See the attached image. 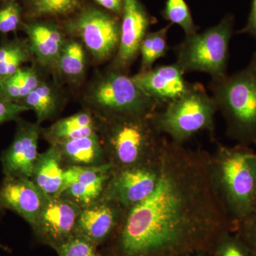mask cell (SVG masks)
<instances>
[{"mask_svg":"<svg viewBox=\"0 0 256 256\" xmlns=\"http://www.w3.org/2000/svg\"><path fill=\"white\" fill-rule=\"evenodd\" d=\"M214 183L210 154L164 138L159 176L146 200L128 210L101 256H188L214 254L235 232Z\"/></svg>","mask_w":256,"mask_h":256,"instance_id":"obj_1","label":"cell"},{"mask_svg":"<svg viewBox=\"0 0 256 256\" xmlns=\"http://www.w3.org/2000/svg\"><path fill=\"white\" fill-rule=\"evenodd\" d=\"M214 183L227 213L236 224L255 212L256 151L220 144L210 154Z\"/></svg>","mask_w":256,"mask_h":256,"instance_id":"obj_2","label":"cell"},{"mask_svg":"<svg viewBox=\"0 0 256 256\" xmlns=\"http://www.w3.org/2000/svg\"><path fill=\"white\" fill-rule=\"evenodd\" d=\"M151 116L96 118L106 158L114 169L142 166L158 159L164 137Z\"/></svg>","mask_w":256,"mask_h":256,"instance_id":"obj_3","label":"cell"},{"mask_svg":"<svg viewBox=\"0 0 256 256\" xmlns=\"http://www.w3.org/2000/svg\"><path fill=\"white\" fill-rule=\"evenodd\" d=\"M229 137L242 146L256 142V50L246 67L210 85Z\"/></svg>","mask_w":256,"mask_h":256,"instance_id":"obj_4","label":"cell"},{"mask_svg":"<svg viewBox=\"0 0 256 256\" xmlns=\"http://www.w3.org/2000/svg\"><path fill=\"white\" fill-rule=\"evenodd\" d=\"M97 118L151 116L159 108L127 74L110 68L90 86L84 97Z\"/></svg>","mask_w":256,"mask_h":256,"instance_id":"obj_5","label":"cell"},{"mask_svg":"<svg viewBox=\"0 0 256 256\" xmlns=\"http://www.w3.org/2000/svg\"><path fill=\"white\" fill-rule=\"evenodd\" d=\"M218 110L214 100L201 84H192L188 92L178 99L156 110L151 116L158 131L183 144L194 136L214 127V116Z\"/></svg>","mask_w":256,"mask_h":256,"instance_id":"obj_6","label":"cell"},{"mask_svg":"<svg viewBox=\"0 0 256 256\" xmlns=\"http://www.w3.org/2000/svg\"><path fill=\"white\" fill-rule=\"evenodd\" d=\"M234 33V16L227 14L218 24L202 33L186 36L175 46L176 63L186 72L208 74L212 80L226 76L229 44Z\"/></svg>","mask_w":256,"mask_h":256,"instance_id":"obj_7","label":"cell"},{"mask_svg":"<svg viewBox=\"0 0 256 256\" xmlns=\"http://www.w3.org/2000/svg\"><path fill=\"white\" fill-rule=\"evenodd\" d=\"M117 15L95 6H84L64 23L65 31L80 38L92 58L104 62L114 56L120 38Z\"/></svg>","mask_w":256,"mask_h":256,"instance_id":"obj_8","label":"cell"},{"mask_svg":"<svg viewBox=\"0 0 256 256\" xmlns=\"http://www.w3.org/2000/svg\"><path fill=\"white\" fill-rule=\"evenodd\" d=\"M82 208L62 197L48 198L32 226L37 240L56 252L73 238Z\"/></svg>","mask_w":256,"mask_h":256,"instance_id":"obj_9","label":"cell"},{"mask_svg":"<svg viewBox=\"0 0 256 256\" xmlns=\"http://www.w3.org/2000/svg\"><path fill=\"white\" fill-rule=\"evenodd\" d=\"M158 176L159 156L150 164L122 169L114 168L104 196L112 198L128 210L151 194Z\"/></svg>","mask_w":256,"mask_h":256,"instance_id":"obj_10","label":"cell"},{"mask_svg":"<svg viewBox=\"0 0 256 256\" xmlns=\"http://www.w3.org/2000/svg\"><path fill=\"white\" fill-rule=\"evenodd\" d=\"M120 38L111 68L126 74L140 54V47L153 22L140 0H124Z\"/></svg>","mask_w":256,"mask_h":256,"instance_id":"obj_11","label":"cell"},{"mask_svg":"<svg viewBox=\"0 0 256 256\" xmlns=\"http://www.w3.org/2000/svg\"><path fill=\"white\" fill-rule=\"evenodd\" d=\"M114 166H67L60 197L84 208L100 200L105 194Z\"/></svg>","mask_w":256,"mask_h":256,"instance_id":"obj_12","label":"cell"},{"mask_svg":"<svg viewBox=\"0 0 256 256\" xmlns=\"http://www.w3.org/2000/svg\"><path fill=\"white\" fill-rule=\"evenodd\" d=\"M128 210L109 197L82 208L76 235L82 236L98 246H104L114 238L122 225Z\"/></svg>","mask_w":256,"mask_h":256,"instance_id":"obj_13","label":"cell"},{"mask_svg":"<svg viewBox=\"0 0 256 256\" xmlns=\"http://www.w3.org/2000/svg\"><path fill=\"white\" fill-rule=\"evenodd\" d=\"M40 124L18 121L14 139L2 154V166L4 176L31 178L38 158V143L42 136Z\"/></svg>","mask_w":256,"mask_h":256,"instance_id":"obj_14","label":"cell"},{"mask_svg":"<svg viewBox=\"0 0 256 256\" xmlns=\"http://www.w3.org/2000/svg\"><path fill=\"white\" fill-rule=\"evenodd\" d=\"M178 64L158 66L132 76L134 84L159 108L183 96L191 86Z\"/></svg>","mask_w":256,"mask_h":256,"instance_id":"obj_15","label":"cell"},{"mask_svg":"<svg viewBox=\"0 0 256 256\" xmlns=\"http://www.w3.org/2000/svg\"><path fill=\"white\" fill-rule=\"evenodd\" d=\"M48 198L31 178L4 176L0 186V205L3 210H13L31 227Z\"/></svg>","mask_w":256,"mask_h":256,"instance_id":"obj_16","label":"cell"},{"mask_svg":"<svg viewBox=\"0 0 256 256\" xmlns=\"http://www.w3.org/2000/svg\"><path fill=\"white\" fill-rule=\"evenodd\" d=\"M22 28L28 36L32 56L44 68H56L66 38L55 24L45 21L22 23Z\"/></svg>","mask_w":256,"mask_h":256,"instance_id":"obj_17","label":"cell"},{"mask_svg":"<svg viewBox=\"0 0 256 256\" xmlns=\"http://www.w3.org/2000/svg\"><path fill=\"white\" fill-rule=\"evenodd\" d=\"M64 165L57 146H50L40 153L31 180L48 198L60 196L64 186Z\"/></svg>","mask_w":256,"mask_h":256,"instance_id":"obj_18","label":"cell"},{"mask_svg":"<svg viewBox=\"0 0 256 256\" xmlns=\"http://www.w3.org/2000/svg\"><path fill=\"white\" fill-rule=\"evenodd\" d=\"M54 146L60 152L64 168L98 166L109 163L98 133Z\"/></svg>","mask_w":256,"mask_h":256,"instance_id":"obj_19","label":"cell"},{"mask_svg":"<svg viewBox=\"0 0 256 256\" xmlns=\"http://www.w3.org/2000/svg\"><path fill=\"white\" fill-rule=\"evenodd\" d=\"M98 122L90 111L86 110L57 120L42 129V136L50 146L80 139L98 133Z\"/></svg>","mask_w":256,"mask_h":256,"instance_id":"obj_20","label":"cell"},{"mask_svg":"<svg viewBox=\"0 0 256 256\" xmlns=\"http://www.w3.org/2000/svg\"><path fill=\"white\" fill-rule=\"evenodd\" d=\"M64 100L56 86L42 80L38 86L18 104L33 110L36 116V124H40L56 117L62 110Z\"/></svg>","mask_w":256,"mask_h":256,"instance_id":"obj_21","label":"cell"},{"mask_svg":"<svg viewBox=\"0 0 256 256\" xmlns=\"http://www.w3.org/2000/svg\"><path fill=\"white\" fill-rule=\"evenodd\" d=\"M86 60L82 43L76 40H66L56 69L64 78L70 82H78L85 74Z\"/></svg>","mask_w":256,"mask_h":256,"instance_id":"obj_22","label":"cell"},{"mask_svg":"<svg viewBox=\"0 0 256 256\" xmlns=\"http://www.w3.org/2000/svg\"><path fill=\"white\" fill-rule=\"evenodd\" d=\"M42 82L38 72L34 67H22L9 78L3 80L5 98L20 102Z\"/></svg>","mask_w":256,"mask_h":256,"instance_id":"obj_23","label":"cell"},{"mask_svg":"<svg viewBox=\"0 0 256 256\" xmlns=\"http://www.w3.org/2000/svg\"><path fill=\"white\" fill-rule=\"evenodd\" d=\"M84 0H26L28 16L32 18L72 16L84 8Z\"/></svg>","mask_w":256,"mask_h":256,"instance_id":"obj_24","label":"cell"},{"mask_svg":"<svg viewBox=\"0 0 256 256\" xmlns=\"http://www.w3.org/2000/svg\"><path fill=\"white\" fill-rule=\"evenodd\" d=\"M32 56L28 42L14 40L0 45V78L6 79L16 73Z\"/></svg>","mask_w":256,"mask_h":256,"instance_id":"obj_25","label":"cell"},{"mask_svg":"<svg viewBox=\"0 0 256 256\" xmlns=\"http://www.w3.org/2000/svg\"><path fill=\"white\" fill-rule=\"evenodd\" d=\"M171 24L156 32H148L143 38L140 47V54L141 55L140 72L153 68L156 60L164 57L168 53L169 50L168 32Z\"/></svg>","mask_w":256,"mask_h":256,"instance_id":"obj_26","label":"cell"},{"mask_svg":"<svg viewBox=\"0 0 256 256\" xmlns=\"http://www.w3.org/2000/svg\"><path fill=\"white\" fill-rule=\"evenodd\" d=\"M162 16L171 24L181 26L186 36L194 34L198 31V28L194 23L184 0H166Z\"/></svg>","mask_w":256,"mask_h":256,"instance_id":"obj_27","label":"cell"},{"mask_svg":"<svg viewBox=\"0 0 256 256\" xmlns=\"http://www.w3.org/2000/svg\"><path fill=\"white\" fill-rule=\"evenodd\" d=\"M98 246L82 236L75 235L56 250L58 256H101Z\"/></svg>","mask_w":256,"mask_h":256,"instance_id":"obj_28","label":"cell"},{"mask_svg":"<svg viewBox=\"0 0 256 256\" xmlns=\"http://www.w3.org/2000/svg\"><path fill=\"white\" fill-rule=\"evenodd\" d=\"M213 254L215 256H254L235 232L224 234L216 246Z\"/></svg>","mask_w":256,"mask_h":256,"instance_id":"obj_29","label":"cell"},{"mask_svg":"<svg viewBox=\"0 0 256 256\" xmlns=\"http://www.w3.org/2000/svg\"><path fill=\"white\" fill-rule=\"evenodd\" d=\"M22 8L16 0H6L0 8V33L16 31L21 26Z\"/></svg>","mask_w":256,"mask_h":256,"instance_id":"obj_30","label":"cell"},{"mask_svg":"<svg viewBox=\"0 0 256 256\" xmlns=\"http://www.w3.org/2000/svg\"><path fill=\"white\" fill-rule=\"evenodd\" d=\"M234 232L250 249L252 256H256V212L237 222Z\"/></svg>","mask_w":256,"mask_h":256,"instance_id":"obj_31","label":"cell"},{"mask_svg":"<svg viewBox=\"0 0 256 256\" xmlns=\"http://www.w3.org/2000/svg\"><path fill=\"white\" fill-rule=\"evenodd\" d=\"M28 110H30L28 108L18 102L0 99V124L16 120L20 114Z\"/></svg>","mask_w":256,"mask_h":256,"instance_id":"obj_32","label":"cell"},{"mask_svg":"<svg viewBox=\"0 0 256 256\" xmlns=\"http://www.w3.org/2000/svg\"><path fill=\"white\" fill-rule=\"evenodd\" d=\"M237 34H246L254 37L256 40V0H252V10L249 14L246 24Z\"/></svg>","mask_w":256,"mask_h":256,"instance_id":"obj_33","label":"cell"},{"mask_svg":"<svg viewBox=\"0 0 256 256\" xmlns=\"http://www.w3.org/2000/svg\"><path fill=\"white\" fill-rule=\"evenodd\" d=\"M106 11L121 16L124 10V0H95Z\"/></svg>","mask_w":256,"mask_h":256,"instance_id":"obj_34","label":"cell"},{"mask_svg":"<svg viewBox=\"0 0 256 256\" xmlns=\"http://www.w3.org/2000/svg\"><path fill=\"white\" fill-rule=\"evenodd\" d=\"M5 98L3 89V79L0 78V99Z\"/></svg>","mask_w":256,"mask_h":256,"instance_id":"obj_35","label":"cell"},{"mask_svg":"<svg viewBox=\"0 0 256 256\" xmlns=\"http://www.w3.org/2000/svg\"><path fill=\"white\" fill-rule=\"evenodd\" d=\"M188 256H215L214 254H208V252H198V254H193Z\"/></svg>","mask_w":256,"mask_h":256,"instance_id":"obj_36","label":"cell"},{"mask_svg":"<svg viewBox=\"0 0 256 256\" xmlns=\"http://www.w3.org/2000/svg\"><path fill=\"white\" fill-rule=\"evenodd\" d=\"M0 248L2 249V250H5V252H9V248L8 247L4 246L1 245L0 244Z\"/></svg>","mask_w":256,"mask_h":256,"instance_id":"obj_37","label":"cell"},{"mask_svg":"<svg viewBox=\"0 0 256 256\" xmlns=\"http://www.w3.org/2000/svg\"><path fill=\"white\" fill-rule=\"evenodd\" d=\"M2 210H3L2 207V206H1V205H0V212H2Z\"/></svg>","mask_w":256,"mask_h":256,"instance_id":"obj_38","label":"cell"},{"mask_svg":"<svg viewBox=\"0 0 256 256\" xmlns=\"http://www.w3.org/2000/svg\"><path fill=\"white\" fill-rule=\"evenodd\" d=\"M256 212V204L255 212Z\"/></svg>","mask_w":256,"mask_h":256,"instance_id":"obj_39","label":"cell"},{"mask_svg":"<svg viewBox=\"0 0 256 256\" xmlns=\"http://www.w3.org/2000/svg\"><path fill=\"white\" fill-rule=\"evenodd\" d=\"M255 144V146H256V142H255V144Z\"/></svg>","mask_w":256,"mask_h":256,"instance_id":"obj_40","label":"cell"}]
</instances>
